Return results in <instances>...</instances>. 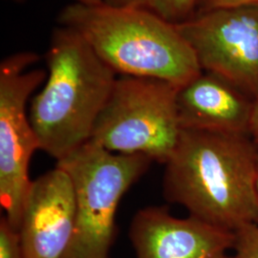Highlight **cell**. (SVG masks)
<instances>
[{
    "instance_id": "obj_6",
    "label": "cell",
    "mask_w": 258,
    "mask_h": 258,
    "mask_svg": "<svg viewBox=\"0 0 258 258\" xmlns=\"http://www.w3.org/2000/svg\"><path fill=\"white\" fill-rule=\"evenodd\" d=\"M37 60V53L23 51L6 56L0 63V204L17 230L32 183L29 164L39 149L27 115L29 98L47 78L45 70L29 69Z\"/></svg>"
},
{
    "instance_id": "obj_5",
    "label": "cell",
    "mask_w": 258,
    "mask_h": 258,
    "mask_svg": "<svg viewBox=\"0 0 258 258\" xmlns=\"http://www.w3.org/2000/svg\"><path fill=\"white\" fill-rule=\"evenodd\" d=\"M178 90L161 80L120 76L96 121L91 141L114 153L142 154L165 165L182 132Z\"/></svg>"
},
{
    "instance_id": "obj_15",
    "label": "cell",
    "mask_w": 258,
    "mask_h": 258,
    "mask_svg": "<svg viewBox=\"0 0 258 258\" xmlns=\"http://www.w3.org/2000/svg\"><path fill=\"white\" fill-rule=\"evenodd\" d=\"M148 0H102V3L117 8L145 7Z\"/></svg>"
},
{
    "instance_id": "obj_16",
    "label": "cell",
    "mask_w": 258,
    "mask_h": 258,
    "mask_svg": "<svg viewBox=\"0 0 258 258\" xmlns=\"http://www.w3.org/2000/svg\"><path fill=\"white\" fill-rule=\"evenodd\" d=\"M249 138L258 148V97L254 99V105L249 126Z\"/></svg>"
},
{
    "instance_id": "obj_2",
    "label": "cell",
    "mask_w": 258,
    "mask_h": 258,
    "mask_svg": "<svg viewBox=\"0 0 258 258\" xmlns=\"http://www.w3.org/2000/svg\"><path fill=\"white\" fill-rule=\"evenodd\" d=\"M46 63V82L34 97L29 117L39 149L58 161L91 140L118 74L64 26L52 34Z\"/></svg>"
},
{
    "instance_id": "obj_1",
    "label": "cell",
    "mask_w": 258,
    "mask_h": 258,
    "mask_svg": "<svg viewBox=\"0 0 258 258\" xmlns=\"http://www.w3.org/2000/svg\"><path fill=\"white\" fill-rule=\"evenodd\" d=\"M258 148L249 136L182 129L165 164L164 196L189 216L226 231L256 223Z\"/></svg>"
},
{
    "instance_id": "obj_18",
    "label": "cell",
    "mask_w": 258,
    "mask_h": 258,
    "mask_svg": "<svg viewBox=\"0 0 258 258\" xmlns=\"http://www.w3.org/2000/svg\"><path fill=\"white\" fill-rule=\"evenodd\" d=\"M11 2L15 3H21L26 0H7ZM74 3H80V4H85V5H98V4H102V0H73Z\"/></svg>"
},
{
    "instance_id": "obj_7",
    "label": "cell",
    "mask_w": 258,
    "mask_h": 258,
    "mask_svg": "<svg viewBox=\"0 0 258 258\" xmlns=\"http://www.w3.org/2000/svg\"><path fill=\"white\" fill-rule=\"evenodd\" d=\"M205 72L258 97V4L197 12L176 25Z\"/></svg>"
},
{
    "instance_id": "obj_14",
    "label": "cell",
    "mask_w": 258,
    "mask_h": 258,
    "mask_svg": "<svg viewBox=\"0 0 258 258\" xmlns=\"http://www.w3.org/2000/svg\"><path fill=\"white\" fill-rule=\"evenodd\" d=\"M252 4H258V0H199L197 12Z\"/></svg>"
},
{
    "instance_id": "obj_12",
    "label": "cell",
    "mask_w": 258,
    "mask_h": 258,
    "mask_svg": "<svg viewBox=\"0 0 258 258\" xmlns=\"http://www.w3.org/2000/svg\"><path fill=\"white\" fill-rule=\"evenodd\" d=\"M232 249L237 258H258V224H247L234 231Z\"/></svg>"
},
{
    "instance_id": "obj_8",
    "label": "cell",
    "mask_w": 258,
    "mask_h": 258,
    "mask_svg": "<svg viewBox=\"0 0 258 258\" xmlns=\"http://www.w3.org/2000/svg\"><path fill=\"white\" fill-rule=\"evenodd\" d=\"M76 224V199L71 179L62 168L32 181L19 232L25 258H63Z\"/></svg>"
},
{
    "instance_id": "obj_11",
    "label": "cell",
    "mask_w": 258,
    "mask_h": 258,
    "mask_svg": "<svg viewBox=\"0 0 258 258\" xmlns=\"http://www.w3.org/2000/svg\"><path fill=\"white\" fill-rule=\"evenodd\" d=\"M198 3L199 0H148L145 8L177 25L194 17Z\"/></svg>"
},
{
    "instance_id": "obj_9",
    "label": "cell",
    "mask_w": 258,
    "mask_h": 258,
    "mask_svg": "<svg viewBox=\"0 0 258 258\" xmlns=\"http://www.w3.org/2000/svg\"><path fill=\"white\" fill-rule=\"evenodd\" d=\"M129 238L137 258H214L233 249L234 232L148 207L133 217Z\"/></svg>"
},
{
    "instance_id": "obj_17",
    "label": "cell",
    "mask_w": 258,
    "mask_h": 258,
    "mask_svg": "<svg viewBox=\"0 0 258 258\" xmlns=\"http://www.w3.org/2000/svg\"><path fill=\"white\" fill-rule=\"evenodd\" d=\"M253 195H254V203H255L256 213H257L256 224H258V156L256 165H255V170H254V178H253Z\"/></svg>"
},
{
    "instance_id": "obj_4",
    "label": "cell",
    "mask_w": 258,
    "mask_h": 258,
    "mask_svg": "<svg viewBox=\"0 0 258 258\" xmlns=\"http://www.w3.org/2000/svg\"><path fill=\"white\" fill-rule=\"evenodd\" d=\"M152 162L142 154L111 152L91 140L57 161L76 199L74 234L63 258H109L120 199Z\"/></svg>"
},
{
    "instance_id": "obj_19",
    "label": "cell",
    "mask_w": 258,
    "mask_h": 258,
    "mask_svg": "<svg viewBox=\"0 0 258 258\" xmlns=\"http://www.w3.org/2000/svg\"><path fill=\"white\" fill-rule=\"evenodd\" d=\"M214 258H237L234 254L233 255H229L228 254V252L227 253H223V254H220V255H218V256H216V257Z\"/></svg>"
},
{
    "instance_id": "obj_3",
    "label": "cell",
    "mask_w": 258,
    "mask_h": 258,
    "mask_svg": "<svg viewBox=\"0 0 258 258\" xmlns=\"http://www.w3.org/2000/svg\"><path fill=\"white\" fill-rule=\"evenodd\" d=\"M120 76L150 78L181 88L203 71L175 24L145 7L72 3L58 15Z\"/></svg>"
},
{
    "instance_id": "obj_13",
    "label": "cell",
    "mask_w": 258,
    "mask_h": 258,
    "mask_svg": "<svg viewBox=\"0 0 258 258\" xmlns=\"http://www.w3.org/2000/svg\"><path fill=\"white\" fill-rule=\"evenodd\" d=\"M0 258H25L19 230L5 215L0 219Z\"/></svg>"
},
{
    "instance_id": "obj_10",
    "label": "cell",
    "mask_w": 258,
    "mask_h": 258,
    "mask_svg": "<svg viewBox=\"0 0 258 258\" xmlns=\"http://www.w3.org/2000/svg\"><path fill=\"white\" fill-rule=\"evenodd\" d=\"M254 99L218 75L203 71L177 94L182 129L249 136Z\"/></svg>"
}]
</instances>
